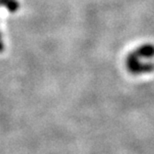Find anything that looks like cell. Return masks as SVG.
<instances>
[{
	"label": "cell",
	"mask_w": 154,
	"mask_h": 154,
	"mask_svg": "<svg viewBox=\"0 0 154 154\" xmlns=\"http://www.w3.org/2000/svg\"><path fill=\"white\" fill-rule=\"evenodd\" d=\"M127 67L130 71L134 73L151 71L154 68L152 64H141L139 62V57L135 53L129 54V56L127 58Z\"/></svg>",
	"instance_id": "6da1fadb"
},
{
	"label": "cell",
	"mask_w": 154,
	"mask_h": 154,
	"mask_svg": "<svg viewBox=\"0 0 154 154\" xmlns=\"http://www.w3.org/2000/svg\"><path fill=\"white\" fill-rule=\"evenodd\" d=\"M138 57H152L154 55V47L152 45H143L135 52Z\"/></svg>",
	"instance_id": "7a4b0ae2"
},
{
	"label": "cell",
	"mask_w": 154,
	"mask_h": 154,
	"mask_svg": "<svg viewBox=\"0 0 154 154\" xmlns=\"http://www.w3.org/2000/svg\"><path fill=\"white\" fill-rule=\"evenodd\" d=\"M18 6H19V4H18V3L15 1V0H11V1H9L7 4H6V7H7L8 10L11 11V12L16 11L17 8H18Z\"/></svg>",
	"instance_id": "3957f363"
},
{
	"label": "cell",
	"mask_w": 154,
	"mask_h": 154,
	"mask_svg": "<svg viewBox=\"0 0 154 154\" xmlns=\"http://www.w3.org/2000/svg\"><path fill=\"white\" fill-rule=\"evenodd\" d=\"M2 47H3V46H2V43L0 42V50H1V49H2Z\"/></svg>",
	"instance_id": "277c9868"
}]
</instances>
